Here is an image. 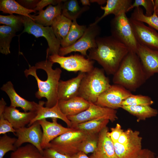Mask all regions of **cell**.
<instances>
[{"instance_id":"22","label":"cell","mask_w":158,"mask_h":158,"mask_svg":"<svg viewBox=\"0 0 158 158\" xmlns=\"http://www.w3.org/2000/svg\"><path fill=\"white\" fill-rule=\"evenodd\" d=\"M58 102L54 107L49 108L44 107L45 102L40 101L39 102L40 105L37 111V115L28 124V126H30L37 121L50 118L61 119L66 123L68 128H71L70 121L67 116L62 113L59 106Z\"/></svg>"},{"instance_id":"46","label":"cell","mask_w":158,"mask_h":158,"mask_svg":"<svg viewBox=\"0 0 158 158\" xmlns=\"http://www.w3.org/2000/svg\"><path fill=\"white\" fill-rule=\"evenodd\" d=\"M71 158H92L88 157L84 152L79 151L71 157Z\"/></svg>"},{"instance_id":"1","label":"cell","mask_w":158,"mask_h":158,"mask_svg":"<svg viewBox=\"0 0 158 158\" xmlns=\"http://www.w3.org/2000/svg\"><path fill=\"white\" fill-rule=\"evenodd\" d=\"M54 63L49 59L39 62L35 66H30L24 71L25 76H34L37 80L38 90L36 97L40 99L45 98V107L50 108L55 105L59 101L58 90L61 70L58 68L54 69Z\"/></svg>"},{"instance_id":"17","label":"cell","mask_w":158,"mask_h":158,"mask_svg":"<svg viewBox=\"0 0 158 158\" xmlns=\"http://www.w3.org/2000/svg\"><path fill=\"white\" fill-rule=\"evenodd\" d=\"M107 127L98 135L97 148L90 157L92 158H118L115 152L114 143L108 134Z\"/></svg>"},{"instance_id":"33","label":"cell","mask_w":158,"mask_h":158,"mask_svg":"<svg viewBox=\"0 0 158 158\" xmlns=\"http://www.w3.org/2000/svg\"><path fill=\"white\" fill-rule=\"evenodd\" d=\"M131 18L145 23L149 26L158 31V16L154 10L151 16H147L144 14L142 9L140 7L135 8L131 14Z\"/></svg>"},{"instance_id":"14","label":"cell","mask_w":158,"mask_h":158,"mask_svg":"<svg viewBox=\"0 0 158 158\" xmlns=\"http://www.w3.org/2000/svg\"><path fill=\"white\" fill-rule=\"evenodd\" d=\"M57 119L51 118V122L46 119L38 121L43 132L41 147L43 150L48 148L50 142L56 137L66 132L75 130L73 128L63 126L57 122Z\"/></svg>"},{"instance_id":"41","label":"cell","mask_w":158,"mask_h":158,"mask_svg":"<svg viewBox=\"0 0 158 158\" xmlns=\"http://www.w3.org/2000/svg\"><path fill=\"white\" fill-rule=\"evenodd\" d=\"M111 132L108 134L114 142H117L121 135L124 131L119 123H117L114 127L111 128Z\"/></svg>"},{"instance_id":"49","label":"cell","mask_w":158,"mask_h":158,"mask_svg":"<svg viewBox=\"0 0 158 158\" xmlns=\"http://www.w3.org/2000/svg\"><path fill=\"white\" fill-rule=\"evenodd\" d=\"M80 2L84 6H90L91 5L90 1L89 0H80Z\"/></svg>"},{"instance_id":"38","label":"cell","mask_w":158,"mask_h":158,"mask_svg":"<svg viewBox=\"0 0 158 158\" xmlns=\"http://www.w3.org/2000/svg\"><path fill=\"white\" fill-rule=\"evenodd\" d=\"M142 6L145 10V15L147 16H151L154 11L153 0H135L128 9V12L134 8Z\"/></svg>"},{"instance_id":"47","label":"cell","mask_w":158,"mask_h":158,"mask_svg":"<svg viewBox=\"0 0 158 158\" xmlns=\"http://www.w3.org/2000/svg\"><path fill=\"white\" fill-rule=\"evenodd\" d=\"M6 103L3 98H1L0 101V116L3 114L6 107Z\"/></svg>"},{"instance_id":"10","label":"cell","mask_w":158,"mask_h":158,"mask_svg":"<svg viewBox=\"0 0 158 158\" xmlns=\"http://www.w3.org/2000/svg\"><path fill=\"white\" fill-rule=\"evenodd\" d=\"M67 117L71 122L72 128L79 123L96 119L104 118L113 122L118 118L116 110L92 103H90L89 107L85 110L77 115Z\"/></svg>"},{"instance_id":"13","label":"cell","mask_w":158,"mask_h":158,"mask_svg":"<svg viewBox=\"0 0 158 158\" xmlns=\"http://www.w3.org/2000/svg\"><path fill=\"white\" fill-rule=\"evenodd\" d=\"M129 18L138 43L158 51V32L142 22Z\"/></svg>"},{"instance_id":"21","label":"cell","mask_w":158,"mask_h":158,"mask_svg":"<svg viewBox=\"0 0 158 158\" xmlns=\"http://www.w3.org/2000/svg\"><path fill=\"white\" fill-rule=\"evenodd\" d=\"M90 103L83 97H75L67 100H59V106L67 116L77 115L87 109Z\"/></svg>"},{"instance_id":"2","label":"cell","mask_w":158,"mask_h":158,"mask_svg":"<svg viewBox=\"0 0 158 158\" xmlns=\"http://www.w3.org/2000/svg\"><path fill=\"white\" fill-rule=\"evenodd\" d=\"M97 46L89 49L87 58L96 61L108 75H114L130 51L125 45L111 35L97 37Z\"/></svg>"},{"instance_id":"27","label":"cell","mask_w":158,"mask_h":158,"mask_svg":"<svg viewBox=\"0 0 158 158\" xmlns=\"http://www.w3.org/2000/svg\"><path fill=\"white\" fill-rule=\"evenodd\" d=\"M0 11L4 13L13 14L16 13L22 16L33 18L29 14L35 13L33 10L27 9L14 0H1L0 1Z\"/></svg>"},{"instance_id":"23","label":"cell","mask_w":158,"mask_h":158,"mask_svg":"<svg viewBox=\"0 0 158 158\" xmlns=\"http://www.w3.org/2000/svg\"><path fill=\"white\" fill-rule=\"evenodd\" d=\"M105 6H101L104 10L103 14L97 18L93 24H97L102 19L109 15L113 14L117 16L122 13L128 12L129 7L132 4V0H107Z\"/></svg>"},{"instance_id":"24","label":"cell","mask_w":158,"mask_h":158,"mask_svg":"<svg viewBox=\"0 0 158 158\" xmlns=\"http://www.w3.org/2000/svg\"><path fill=\"white\" fill-rule=\"evenodd\" d=\"M63 1L55 6L49 5L45 10L39 11L37 16H30L33 21L37 24L44 26H51L54 19L62 14Z\"/></svg>"},{"instance_id":"20","label":"cell","mask_w":158,"mask_h":158,"mask_svg":"<svg viewBox=\"0 0 158 158\" xmlns=\"http://www.w3.org/2000/svg\"><path fill=\"white\" fill-rule=\"evenodd\" d=\"M37 113V111L21 112L16 108L10 106L6 107L2 115L16 130L28 125Z\"/></svg>"},{"instance_id":"5","label":"cell","mask_w":158,"mask_h":158,"mask_svg":"<svg viewBox=\"0 0 158 158\" xmlns=\"http://www.w3.org/2000/svg\"><path fill=\"white\" fill-rule=\"evenodd\" d=\"M111 35L125 45L130 51L136 53L138 43L126 13L114 16L110 22Z\"/></svg>"},{"instance_id":"29","label":"cell","mask_w":158,"mask_h":158,"mask_svg":"<svg viewBox=\"0 0 158 158\" xmlns=\"http://www.w3.org/2000/svg\"><path fill=\"white\" fill-rule=\"evenodd\" d=\"M121 108L136 117L138 121L156 116L158 114V110L150 106H123Z\"/></svg>"},{"instance_id":"28","label":"cell","mask_w":158,"mask_h":158,"mask_svg":"<svg viewBox=\"0 0 158 158\" xmlns=\"http://www.w3.org/2000/svg\"><path fill=\"white\" fill-rule=\"evenodd\" d=\"M89 8L87 6L81 7L77 0H65L63 2L62 14L73 21Z\"/></svg>"},{"instance_id":"3","label":"cell","mask_w":158,"mask_h":158,"mask_svg":"<svg viewBox=\"0 0 158 158\" xmlns=\"http://www.w3.org/2000/svg\"><path fill=\"white\" fill-rule=\"evenodd\" d=\"M147 79L140 59L135 53L130 51L113 75L114 84L121 85L130 91H135Z\"/></svg>"},{"instance_id":"6","label":"cell","mask_w":158,"mask_h":158,"mask_svg":"<svg viewBox=\"0 0 158 158\" xmlns=\"http://www.w3.org/2000/svg\"><path fill=\"white\" fill-rule=\"evenodd\" d=\"M88 135L84 132L75 130L68 132L51 141L48 148H51L60 153L71 157L79 151L80 145Z\"/></svg>"},{"instance_id":"8","label":"cell","mask_w":158,"mask_h":158,"mask_svg":"<svg viewBox=\"0 0 158 158\" xmlns=\"http://www.w3.org/2000/svg\"><path fill=\"white\" fill-rule=\"evenodd\" d=\"M101 32V29L98 24L90 25L83 36L75 43L67 47H60L59 54L64 56L72 52H78L87 57V51L96 47V39L99 36Z\"/></svg>"},{"instance_id":"26","label":"cell","mask_w":158,"mask_h":158,"mask_svg":"<svg viewBox=\"0 0 158 158\" xmlns=\"http://www.w3.org/2000/svg\"><path fill=\"white\" fill-rule=\"evenodd\" d=\"M72 21L62 14L54 20L51 27L57 38L61 42L67 36L71 28Z\"/></svg>"},{"instance_id":"44","label":"cell","mask_w":158,"mask_h":158,"mask_svg":"<svg viewBox=\"0 0 158 158\" xmlns=\"http://www.w3.org/2000/svg\"><path fill=\"white\" fill-rule=\"evenodd\" d=\"M133 130L131 129H128L124 130L117 142L121 144L126 143L130 139Z\"/></svg>"},{"instance_id":"16","label":"cell","mask_w":158,"mask_h":158,"mask_svg":"<svg viewBox=\"0 0 158 158\" xmlns=\"http://www.w3.org/2000/svg\"><path fill=\"white\" fill-rule=\"evenodd\" d=\"M140 132L133 130L130 139L126 143L114 142L115 150L118 158H134L142 149V138Z\"/></svg>"},{"instance_id":"45","label":"cell","mask_w":158,"mask_h":158,"mask_svg":"<svg viewBox=\"0 0 158 158\" xmlns=\"http://www.w3.org/2000/svg\"><path fill=\"white\" fill-rule=\"evenodd\" d=\"M134 158H156L154 153L148 149H142Z\"/></svg>"},{"instance_id":"51","label":"cell","mask_w":158,"mask_h":158,"mask_svg":"<svg viewBox=\"0 0 158 158\" xmlns=\"http://www.w3.org/2000/svg\"><path fill=\"white\" fill-rule=\"evenodd\" d=\"M156 12L157 15L158 16V10L156 11Z\"/></svg>"},{"instance_id":"31","label":"cell","mask_w":158,"mask_h":158,"mask_svg":"<svg viewBox=\"0 0 158 158\" xmlns=\"http://www.w3.org/2000/svg\"><path fill=\"white\" fill-rule=\"evenodd\" d=\"M17 31L10 26L2 25L0 26V52L7 55L11 52L10 43L12 38L16 36Z\"/></svg>"},{"instance_id":"35","label":"cell","mask_w":158,"mask_h":158,"mask_svg":"<svg viewBox=\"0 0 158 158\" xmlns=\"http://www.w3.org/2000/svg\"><path fill=\"white\" fill-rule=\"evenodd\" d=\"M17 138H11L6 134L0 137V158H3L5 155L10 151H14L17 148L15 144Z\"/></svg>"},{"instance_id":"50","label":"cell","mask_w":158,"mask_h":158,"mask_svg":"<svg viewBox=\"0 0 158 158\" xmlns=\"http://www.w3.org/2000/svg\"><path fill=\"white\" fill-rule=\"evenodd\" d=\"M154 10L156 11L158 10V0H154Z\"/></svg>"},{"instance_id":"34","label":"cell","mask_w":158,"mask_h":158,"mask_svg":"<svg viewBox=\"0 0 158 158\" xmlns=\"http://www.w3.org/2000/svg\"><path fill=\"white\" fill-rule=\"evenodd\" d=\"M153 103V101L148 96L132 94L123 101L122 106H150Z\"/></svg>"},{"instance_id":"32","label":"cell","mask_w":158,"mask_h":158,"mask_svg":"<svg viewBox=\"0 0 158 158\" xmlns=\"http://www.w3.org/2000/svg\"><path fill=\"white\" fill-rule=\"evenodd\" d=\"M10 158H43L42 153L33 145L20 146L12 152Z\"/></svg>"},{"instance_id":"15","label":"cell","mask_w":158,"mask_h":158,"mask_svg":"<svg viewBox=\"0 0 158 158\" xmlns=\"http://www.w3.org/2000/svg\"><path fill=\"white\" fill-rule=\"evenodd\" d=\"M136 54L147 80L155 73H158V51L139 44Z\"/></svg>"},{"instance_id":"39","label":"cell","mask_w":158,"mask_h":158,"mask_svg":"<svg viewBox=\"0 0 158 158\" xmlns=\"http://www.w3.org/2000/svg\"><path fill=\"white\" fill-rule=\"evenodd\" d=\"M9 132L15 135L16 130L11 123L5 119L2 115L0 116V134L4 135Z\"/></svg>"},{"instance_id":"40","label":"cell","mask_w":158,"mask_h":158,"mask_svg":"<svg viewBox=\"0 0 158 158\" xmlns=\"http://www.w3.org/2000/svg\"><path fill=\"white\" fill-rule=\"evenodd\" d=\"M43 158H71V157L62 154L50 148L43 150Z\"/></svg>"},{"instance_id":"19","label":"cell","mask_w":158,"mask_h":158,"mask_svg":"<svg viewBox=\"0 0 158 158\" xmlns=\"http://www.w3.org/2000/svg\"><path fill=\"white\" fill-rule=\"evenodd\" d=\"M86 73L79 72L75 77L68 80H60L58 93L59 100H67L78 96L81 80Z\"/></svg>"},{"instance_id":"11","label":"cell","mask_w":158,"mask_h":158,"mask_svg":"<svg viewBox=\"0 0 158 158\" xmlns=\"http://www.w3.org/2000/svg\"><path fill=\"white\" fill-rule=\"evenodd\" d=\"M132 94L130 91L121 85H111L100 95L95 104L116 110L121 108L123 101Z\"/></svg>"},{"instance_id":"52","label":"cell","mask_w":158,"mask_h":158,"mask_svg":"<svg viewBox=\"0 0 158 158\" xmlns=\"http://www.w3.org/2000/svg\"><path fill=\"white\" fill-rule=\"evenodd\" d=\"M156 158H158V156Z\"/></svg>"},{"instance_id":"36","label":"cell","mask_w":158,"mask_h":158,"mask_svg":"<svg viewBox=\"0 0 158 158\" xmlns=\"http://www.w3.org/2000/svg\"><path fill=\"white\" fill-rule=\"evenodd\" d=\"M98 135H89L80 145L79 151L86 154L93 153L97 147Z\"/></svg>"},{"instance_id":"9","label":"cell","mask_w":158,"mask_h":158,"mask_svg":"<svg viewBox=\"0 0 158 158\" xmlns=\"http://www.w3.org/2000/svg\"><path fill=\"white\" fill-rule=\"evenodd\" d=\"M48 59L54 63L59 64L61 68L69 71L87 73L94 68V61L85 58L82 55L76 54L65 56L54 54L49 55Z\"/></svg>"},{"instance_id":"48","label":"cell","mask_w":158,"mask_h":158,"mask_svg":"<svg viewBox=\"0 0 158 158\" xmlns=\"http://www.w3.org/2000/svg\"><path fill=\"white\" fill-rule=\"evenodd\" d=\"M91 3L96 2L99 5H102L106 3L105 0H90Z\"/></svg>"},{"instance_id":"25","label":"cell","mask_w":158,"mask_h":158,"mask_svg":"<svg viewBox=\"0 0 158 158\" xmlns=\"http://www.w3.org/2000/svg\"><path fill=\"white\" fill-rule=\"evenodd\" d=\"M109 120L104 118H98L78 124L73 128L89 135L98 134L107 127Z\"/></svg>"},{"instance_id":"43","label":"cell","mask_w":158,"mask_h":158,"mask_svg":"<svg viewBox=\"0 0 158 158\" xmlns=\"http://www.w3.org/2000/svg\"><path fill=\"white\" fill-rule=\"evenodd\" d=\"M40 1L38 0H17V2L27 9L34 10Z\"/></svg>"},{"instance_id":"7","label":"cell","mask_w":158,"mask_h":158,"mask_svg":"<svg viewBox=\"0 0 158 158\" xmlns=\"http://www.w3.org/2000/svg\"><path fill=\"white\" fill-rule=\"evenodd\" d=\"M24 29L22 33L27 32L36 37H43L47 40L49 48L47 56L59 54L60 42L57 38L52 27L44 26L35 22L31 18L23 16Z\"/></svg>"},{"instance_id":"4","label":"cell","mask_w":158,"mask_h":158,"mask_svg":"<svg viewBox=\"0 0 158 158\" xmlns=\"http://www.w3.org/2000/svg\"><path fill=\"white\" fill-rule=\"evenodd\" d=\"M103 68L95 67L86 73L82 79L78 96L90 103H95L98 97L111 85Z\"/></svg>"},{"instance_id":"12","label":"cell","mask_w":158,"mask_h":158,"mask_svg":"<svg viewBox=\"0 0 158 158\" xmlns=\"http://www.w3.org/2000/svg\"><path fill=\"white\" fill-rule=\"evenodd\" d=\"M39 121H37L28 127H25L16 130L15 135L17 140L15 145L17 148L24 143H29L36 147L42 154L41 147L43 132Z\"/></svg>"},{"instance_id":"37","label":"cell","mask_w":158,"mask_h":158,"mask_svg":"<svg viewBox=\"0 0 158 158\" xmlns=\"http://www.w3.org/2000/svg\"><path fill=\"white\" fill-rule=\"evenodd\" d=\"M0 23L13 28L18 31L22 25H23V16L13 14L8 16L0 15Z\"/></svg>"},{"instance_id":"18","label":"cell","mask_w":158,"mask_h":158,"mask_svg":"<svg viewBox=\"0 0 158 158\" xmlns=\"http://www.w3.org/2000/svg\"><path fill=\"white\" fill-rule=\"evenodd\" d=\"M1 89L5 92L10 99V106L20 107L25 112L37 111L40 104L34 101H30L20 96L15 90L13 84L10 81L4 84Z\"/></svg>"},{"instance_id":"30","label":"cell","mask_w":158,"mask_h":158,"mask_svg":"<svg viewBox=\"0 0 158 158\" xmlns=\"http://www.w3.org/2000/svg\"><path fill=\"white\" fill-rule=\"evenodd\" d=\"M87 27L78 24L76 20L73 21L70 30L65 39L60 42L62 47L71 46L75 43L83 36Z\"/></svg>"},{"instance_id":"42","label":"cell","mask_w":158,"mask_h":158,"mask_svg":"<svg viewBox=\"0 0 158 158\" xmlns=\"http://www.w3.org/2000/svg\"><path fill=\"white\" fill-rule=\"evenodd\" d=\"M64 0H40L37 5L36 7L34 10L40 11L42 10L43 8L48 5H56Z\"/></svg>"}]
</instances>
